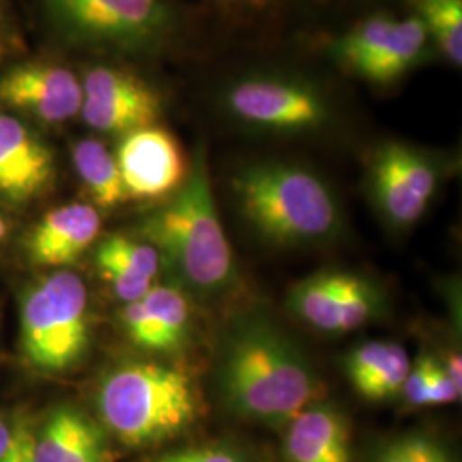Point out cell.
<instances>
[{
    "mask_svg": "<svg viewBox=\"0 0 462 462\" xmlns=\"http://www.w3.org/2000/svg\"><path fill=\"white\" fill-rule=\"evenodd\" d=\"M219 377L233 413L271 427L288 425L324 396L312 365L264 320L248 322L231 336Z\"/></svg>",
    "mask_w": 462,
    "mask_h": 462,
    "instance_id": "cell-1",
    "label": "cell"
},
{
    "mask_svg": "<svg viewBox=\"0 0 462 462\" xmlns=\"http://www.w3.org/2000/svg\"><path fill=\"white\" fill-rule=\"evenodd\" d=\"M141 235L199 293L217 295L233 282L235 259L216 211L204 149L194 156L175 196L144 219Z\"/></svg>",
    "mask_w": 462,
    "mask_h": 462,
    "instance_id": "cell-2",
    "label": "cell"
},
{
    "mask_svg": "<svg viewBox=\"0 0 462 462\" xmlns=\"http://www.w3.org/2000/svg\"><path fill=\"white\" fill-rule=\"evenodd\" d=\"M103 427L124 446H160L185 433L202 413L198 385L182 368L124 362L99 382Z\"/></svg>",
    "mask_w": 462,
    "mask_h": 462,
    "instance_id": "cell-3",
    "label": "cell"
},
{
    "mask_svg": "<svg viewBox=\"0 0 462 462\" xmlns=\"http://www.w3.org/2000/svg\"><path fill=\"white\" fill-rule=\"evenodd\" d=\"M248 225L274 245H310L332 238L341 225L337 200L314 171L282 162L242 168L231 179Z\"/></svg>",
    "mask_w": 462,
    "mask_h": 462,
    "instance_id": "cell-4",
    "label": "cell"
},
{
    "mask_svg": "<svg viewBox=\"0 0 462 462\" xmlns=\"http://www.w3.org/2000/svg\"><path fill=\"white\" fill-rule=\"evenodd\" d=\"M53 28L69 43L125 55H151L175 32L166 0H42Z\"/></svg>",
    "mask_w": 462,
    "mask_h": 462,
    "instance_id": "cell-5",
    "label": "cell"
},
{
    "mask_svg": "<svg viewBox=\"0 0 462 462\" xmlns=\"http://www.w3.org/2000/svg\"><path fill=\"white\" fill-rule=\"evenodd\" d=\"M21 347L36 370L60 374L89 347L88 288L72 271L36 281L21 301Z\"/></svg>",
    "mask_w": 462,
    "mask_h": 462,
    "instance_id": "cell-6",
    "label": "cell"
},
{
    "mask_svg": "<svg viewBox=\"0 0 462 462\" xmlns=\"http://www.w3.org/2000/svg\"><path fill=\"white\" fill-rule=\"evenodd\" d=\"M429 32L418 16L374 14L330 43V55L368 83L387 86L404 78L429 53Z\"/></svg>",
    "mask_w": 462,
    "mask_h": 462,
    "instance_id": "cell-7",
    "label": "cell"
},
{
    "mask_svg": "<svg viewBox=\"0 0 462 462\" xmlns=\"http://www.w3.org/2000/svg\"><path fill=\"white\" fill-rule=\"evenodd\" d=\"M231 116L273 133H307L329 120V105L314 84L282 76H248L225 93Z\"/></svg>",
    "mask_w": 462,
    "mask_h": 462,
    "instance_id": "cell-8",
    "label": "cell"
},
{
    "mask_svg": "<svg viewBox=\"0 0 462 462\" xmlns=\"http://www.w3.org/2000/svg\"><path fill=\"white\" fill-rule=\"evenodd\" d=\"M84 124L101 134H125L156 125L163 116L162 95L129 69L98 64L83 81Z\"/></svg>",
    "mask_w": 462,
    "mask_h": 462,
    "instance_id": "cell-9",
    "label": "cell"
},
{
    "mask_svg": "<svg viewBox=\"0 0 462 462\" xmlns=\"http://www.w3.org/2000/svg\"><path fill=\"white\" fill-rule=\"evenodd\" d=\"M439 170L423 151L404 143L382 144L370 163L375 206L396 228H410L429 209L437 192Z\"/></svg>",
    "mask_w": 462,
    "mask_h": 462,
    "instance_id": "cell-10",
    "label": "cell"
},
{
    "mask_svg": "<svg viewBox=\"0 0 462 462\" xmlns=\"http://www.w3.org/2000/svg\"><path fill=\"white\" fill-rule=\"evenodd\" d=\"M0 105L45 125H60L81 114L83 83L69 67L30 60L0 76Z\"/></svg>",
    "mask_w": 462,
    "mask_h": 462,
    "instance_id": "cell-11",
    "label": "cell"
},
{
    "mask_svg": "<svg viewBox=\"0 0 462 462\" xmlns=\"http://www.w3.org/2000/svg\"><path fill=\"white\" fill-rule=\"evenodd\" d=\"M116 160L127 196L137 200L175 194L190 168L177 137L158 125L125 134Z\"/></svg>",
    "mask_w": 462,
    "mask_h": 462,
    "instance_id": "cell-12",
    "label": "cell"
},
{
    "mask_svg": "<svg viewBox=\"0 0 462 462\" xmlns=\"http://www.w3.org/2000/svg\"><path fill=\"white\" fill-rule=\"evenodd\" d=\"M57 177L53 151L14 114L0 112V200L24 206L43 198Z\"/></svg>",
    "mask_w": 462,
    "mask_h": 462,
    "instance_id": "cell-13",
    "label": "cell"
},
{
    "mask_svg": "<svg viewBox=\"0 0 462 462\" xmlns=\"http://www.w3.org/2000/svg\"><path fill=\"white\" fill-rule=\"evenodd\" d=\"M101 230L98 209L86 202H69L43 216L28 236V254L33 264L66 267L74 264Z\"/></svg>",
    "mask_w": 462,
    "mask_h": 462,
    "instance_id": "cell-14",
    "label": "cell"
},
{
    "mask_svg": "<svg viewBox=\"0 0 462 462\" xmlns=\"http://www.w3.org/2000/svg\"><path fill=\"white\" fill-rule=\"evenodd\" d=\"M286 427V461L351 462L349 427L343 413L334 406L312 404Z\"/></svg>",
    "mask_w": 462,
    "mask_h": 462,
    "instance_id": "cell-15",
    "label": "cell"
},
{
    "mask_svg": "<svg viewBox=\"0 0 462 462\" xmlns=\"http://www.w3.org/2000/svg\"><path fill=\"white\" fill-rule=\"evenodd\" d=\"M36 462H112L105 431L83 411L64 406L34 437Z\"/></svg>",
    "mask_w": 462,
    "mask_h": 462,
    "instance_id": "cell-16",
    "label": "cell"
},
{
    "mask_svg": "<svg viewBox=\"0 0 462 462\" xmlns=\"http://www.w3.org/2000/svg\"><path fill=\"white\" fill-rule=\"evenodd\" d=\"M410 366L406 349L391 341H368L346 356V375L353 389L372 402L401 394Z\"/></svg>",
    "mask_w": 462,
    "mask_h": 462,
    "instance_id": "cell-17",
    "label": "cell"
},
{
    "mask_svg": "<svg viewBox=\"0 0 462 462\" xmlns=\"http://www.w3.org/2000/svg\"><path fill=\"white\" fill-rule=\"evenodd\" d=\"M349 273L324 271L297 282L288 297V309L307 326L336 334L337 310L345 295Z\"/></svg>",
    "mask_w": 462,
    "mask_h": 462,
    "instance_id": "cell-18",
    "label": "cell"
},
{
    "mask_svg": "<svg viewBox=\"0 0 462 462\" xmlns=\"http://www.w3.org/2000/svg\"><path fill=\"white\" fill-rule=\"evenodd\" d=\"M72 162L84 190L99 209H116L129 200L116 154L98 139H81L72 146Z\"/></svg>",
    "mask_w": 462,
    "mask_h": 462,
    "instance_id": "cell-19",
    "label": "cell"
},
{
    "mask_svg": "<svg viewBox=\"0 0 462 462\" xmlns=\"http://www.w3.org/2000/svg\"><path fill=\"white\" fill-rule=\"evenodd\" d=\"M154 339V353L182 349L190 336V305L180 288L152 286L143 298Z\"/></svg>",
    "mask_w": 462,
    "mask_h": 462,
    "instance_id": "cell-20",
    "label": "cell"
},
{
    "mask_svg": "<svg viewBox=\"0 0 462 462\" xmlns=\"http://www.w3.org/2000/svg\"><path fill=\"white\" fill-rule=\"evenodd\" d=\"M450 66L462 64V0H410Z\"/></svg>",
    "mask_w": 462,
    "mask_h": 462,
    "instance_id": "cell-21",
    "label": "cell"
},
{
    "mask_svg": "<svg viewBox=\"0 0 462 462\" xmlns=\"http://www.w3.org/2000/svg\"><path fill=\"white\" fill-rule=\"evenodd\" d=\"M95 261L97 265H110L151 281L154 280L162 264L156 248L122 235L105 238L97 248Z\"/></svg>",
    "mask_w": 462,
    "mask_h": 462,
    "instance_id": "cell-22",
    "label": "cell"
},
{
    "mask_svg": "<svg viewBox=\"0 0 462 462\" xmlns=\"http://www.w3.org/2000/svg\"><path fill=\"white\" fill-rule=\"evenodd\" d=\"M370 462H457L452 450L437 437L411 431L387 440L375 450Z\"/></svg>",
    "mask_w": 462,
    "mask_h": 462,
    "instance_id": "cell-23",
    "label": "cell"
},
{
    "mask_svg": "<svg viewBox=\"0 0 462 462\" xmlns=\"http://www.w3.org/2000/svg\"><path fill=\"white\" fill-rule=\"evenodd\" d=\"M152 462H245V457L236 447L216 442L175 448Z\"/></svg>",
    "mask_w": 462,
    "mask_h": 462,
    "instance_id": "cell-24",
    "label": "cell"
},
{
    "mask_svg": "<svg viewBox=\"0 0 462 462\" xmlns=\"http://www.w3.org/2000/svg\"><path fill=\"white\" fill-rule=\"evenodd\" d=\"M238 16H278L295 7L320 5L329 0H219Z\"/></svg>",
    "mask_w": 462,
    "mask_h": 462,
    "instance_id": "cell-25",
    "label": "cell"
},
{
    "mask_svg": "<svg viewBox=\"0 0 462 462\" xmlns=\"http://www.w3.org/2000/svg\"><path fill=\"white\" fill-rule=\"evenodd\" d=\"M99 273L103 280L110 284L116 297L120 298L125 303H133L137 300L148 295L149 290L152 288V281L134 276L131 273H125L122 269L110 267V265H98Z\"/></svg>",
    "mask_w": 462,
    "mask_h": 462,
    "instance_id": "cell-26",
    "label": "cell"
},
{
    "mask_svg": "<svg viewBox=\"0 0 462 462\" xmlns=\"http://www.w3.org/2000/svg\"><path fill=\"white\" fill-rule=\"evenodd\" d=\"M435 364H437V358L430 355H421L414 362L413 366H410L408 377L404 380L401 393L411 406H427L430 379H431Z\"/></svg>",
    "mask_w": 462,
    "mask_h": 462,
    "instance_id": "cell-27",
    "label": "cell"
},
{
    "mask_svg": "<svg viewBox=\"0 0 462 462\" xmlns=\"http://www.w3.org/2000/svg\"><path fill=\"white\" fill-rule=\"evenodd\" d=\"M461 397V387L448 377L442 362L437 360L430 379L427 406H440L456 402Z\"/></svg>",
    "mask_w": 462,
    "mask_h": 462,
    "instance_id": "cell-28",
    "label": "cell"
},
{
    "mask_svg": "<svg viewBox=\"0 0 462 462\" xmlns=\"http://www.w3.org/2000/svg\"><path fill=\"white\" fill-rule=\"evenodd\" d=\"M9 454L13 462L34 461V435L24 425L13 430Z\"/></svg>",
    "mask_w": 462,
    "mask_h": 462,
    "instance_id": "cell-29",
    "label": "cell"
},
{
    "mask_svg": "<svg viewBox=\"0 0 462 462\" xmlns=\"http://www.w3.org/2000/svg\"><path fill=\"white\" fill-rule=\"evenodd\" d=\"M444 368H446L448 377L454 380L459 387H461V356L456 353H450L444 362Z\"/></svg>",
    "mask_w": 462,
    "mask_h": 462,
    "instance_id": "cell-30",
    "label": "cell"
},
{
    "mask_svg": "<svg viewBox=\"0 0 462 462\" xmlns=\"http://www.w3.org/2000/svg\"><path fill=\"white\" fill-rule=\"evenodd\" d=\"M11 433L13 431L5 425V421L0 420V462L4 459V456L9 448V444H11Z\"/></svg>",
    "mask_w": 462,
    "mask_h": 462,
    "instance_id": "cell-31",
    "label": "cell"
},
{
    "mask_svg": "<svg viewBox=\"0 0 462 462\" xmlns=\"http://www.w3.org/2000/svg\"><path fill=\"white\" fill-rule=\"evenodd\" d=\"M5 34H7V23H5V5L0 0V47L5 49Z\"/></svg>",
    "mask_w": 462,
    "mask_h": 462,
    "instance_id": "cell-32",
    "label": "cell"
},
{
    "mask_svg": "<svg viewBox=\"0 0 462 462\" xmlns=\"http://www.w3.org/2000/svg\"><path fill=\"white\" fill-rule=\"evenodd\" d=\"M7 235V225H5V219L0 215V242L5 238Z\"/></svg>",
    "mask_w": 462,
    "mask_h": 462,
    "instance_id": "cell-33",
    "label": "cell"
},
{
    "mask_svg": "<svg viewBox=\"0 0 462 462\" xmlns=\"http://www.w3.org/2000/svg\"><path fill=\"white\" fill-rule=\"evenodd\" d=\"M2 462H13V459H11V454H9V448H7V452H5V456H4Z\"/></svg>",
    "mask_w": 462,
    "mask_h": 462,
    "instance_id": "cell-34",
    "label": "cell"
},
{
    "mask_svg": "<svg viewBox=\"0 0 462 462\" xmlns=\"http://www.w3.org/2000/svg\"><path fill=\"white\" fill-rule=\"evenodd\" d=\"M4 51H5V49H4V47H0V60H2V57H4Z\"/></svg>",
    "mask_w": 462,
    "mask_h": 462,
    "instance_id": "cell-35",
    "label": "cell"
}]
</instances>
